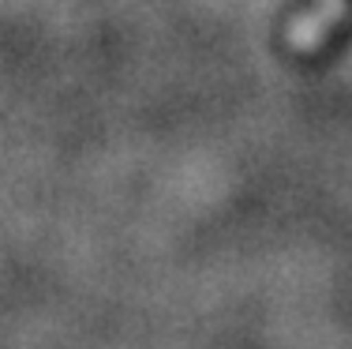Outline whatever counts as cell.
<instances>
[{"mask_svg": "<svg viewBox=\"0 0 352 349\" xmlns=\"http://www.w3.org/2000/svg\"><path fill=\"white\" fill-rule=\"evenodd\" d=\"M349 12H352V0H315L289 23L285 45L292 53H318L326 45V38L333 34V27H341L349 19Z\"/></svg>", "mask_w": 352, "mask_h": 349, "instance_id": "cell-1", "label": "cell"}]
</instances>
